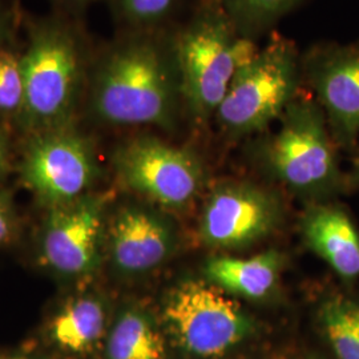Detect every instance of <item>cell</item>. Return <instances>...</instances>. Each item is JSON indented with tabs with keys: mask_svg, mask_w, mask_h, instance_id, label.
<instances>
[{
	"mask_svg": "<svg viewBox=\"0 0 359 359\" xmlns=\"http://www.w3.org/2000/svg\"><path fill=\"white\" fill-rule=\"evenodd\" d=\"M25 103L22 55L0 48V116L19 118Z\"/></svg>",
	"mask_w": 359,
	"mask_h": 359,
	"instance_id": "ffe728a7",
	"label": "cell"
},
{
	"mask_svg": "<svg viewBox=\"0 0 359 359\" xmlns=\"http://www.w3.org/2000/svg\"><path fill=\"white\" fill-rule=\"evenodd\" d=\"M302 234L309 248L338 276L359 277V231L342 209L310 208L302 219Z\"/></svg>",
	"mask_w": 359,
	"mask_h": 359,
	"instance_id": "5bb4252c",
	"label": "cell"
},
{
	"mask_svg": "<svg viewBox=\"0 0 359 359\" xmlns=\"http://www.w3.org/2000/svg\"><path fill=\"white\" fill-rule=\"evenodd\" d=\"M8 31H10V18L7 8L4 7L3 0H0V48L6 46V41L8 38Z\"/></svg>",
	"mask_w": 359,
	"mask_h": 359,
	"instance_id": "7402d4cb",
	"label": "cell"
},
{
	"mask_svg": "<svg viewBox=\"0 0 359 359\" xmlns=\"http://www.w3.org/2000/svg\"><path fill=\"white\" fill-rule=\"evenodd\" d=\"M109 311L102 295L81 293L68 298L48 322L52 346L72 357L88 355L109 330Z\"/></svg>",
	"mask_w": 359,
	"mask_h": 359,
	"instance_id": "4fadbf2b",
	"label": "cell"
},
{
	"mask_svg": "<svg viewBox=\"0 0 359 359\" xmlns=\"http://www.w3.org/2000/svg\"><path fill=\"white\" fill-rule=\"evenodd\" d=\"M92 60L84 39L69 22L52 18L32 27L22 55L20 128L31 136L74 123L87 92Z\"/></svg>",
	"mask_w": 359,
	"mask_h": 359,
	"instance_id": "7a4b0ae2",
	"label": "cell"
},
{
	"mask_svg": "<svg viewBox=\"0 0 359 359\" xmlns=\"http://www.w3.org/2000/svg\"><path fill=\"white\" fill-rule=\"evenodd\" d=\"M173 39L182 108L192 121L204 126L215 118L233 77L243 67L241 34L219 0H203Z\"/></svg>",
	"mask_w": 359,
	"mask_h": 359,
	"instance_id": "3957f363",
	"label": "cell"
},
{
	"mask_svg": "<svg viewBox=\"0 0 359 359\" xmlns=\"http://www.w3.org/2000/svg\"><path fill=\"white\" fill-rule=\"evenodd\" d=\"M283 258L276 250H268L249 258L215 257L205 264L206 281L231 297L258 301L276 289Z\"/></svg>",
	"mask_w": 359,
	"mask_h": 359,
	"instance_id": "9a60e30c",
	"label": "cell"
},
{
	"mask_svg": "<svg viewBox=\"0 0 359 359\" xmlns=\"http://www.w3.org/2000/svg\"><path fill=\"white\" fill-rule=\"evenodd\" d=\"M16 213L11 197L7 192L0 191V245L10 243L16 233Z\"/></svg>",
	"mask_w": 359,
	"mask_h": 359,
	"instance_id": "44dd1931",
	"label": "cell"
},
{
	"mask_svg": "<svg viewBox=\"0 0 359 359\" xmlns=\"http://www.w3.org/2000/svg\"><path fill=\"white\" fill-rule=\"evenodd\" d=\"M29 137L20 177L39 203L50 209L90 193L100 167L88 136L71 123Z\"/></svg>",
	"mask_w": 359,
	"mask_h": 359,
	"instance_id": "ba28073f",
	"label": "cell"
},
{
	"mask_svg": "<svg viewBox=\"0 0 359 359\" xmlns=\"http://www.w3.org/2000/svg\"><path fill=\"white\" fill-rule=\"evenodd\" d=\"M301 56L294 40L273 34L256 57L233 77L215 115L221 130L241 139L278 121L302 90Z\"/></svg>",
	"mask_w": 359,
	"mask_h": 359,
	"instance_id": "277c9868",
	"label": "cell"
},
{
	"mask_svg": "<svg viewBox=\"0 0 359 359\" xmlns=\"http://www.w3.org/2000/svg\"><path fill=\"white\" fill-rule=\"evenodd\" d=\"M302 0H219L237 31L246 38L256 39Z\"/></svg>",
	"mask_w": 359,
	"mask_h": 359,
	"instance_id": "ac0fdd59",
	"label": "cell"
},
{
	"mask_svg": "<svg viewBox=\"0 0 359 359\" xmlns=\"http://www.w3.org/2000/svg\"><path fill=\"white\" fill-rule=\"evenodd\" d=\"M278 123V129L256 147L264 168L297 192L330 187L338 175L335 140L316 97L301 90Z\"/></svg>",
	"mask_w": 359,
	"mask_h": 359,
	"instance_id": "5b68a950",
	"label": "cell"
},
{
	"mask_svg": "<svg viewBox=\"0 0 359 359\" xmlns=\"http://www.w3.org/2000/svg\"><path fill=\"white\" fill-rule=\"evenodd\" d=\"M57 1L62 3L65 7L69 8V10L79 11V10H83L90 0H57Z\"/></svg>",
	"mask_w": 359,
	"mask_h": 359,
	"instance_id": "cb8c5ba5",
	"label": "cell"
},
{
	"mask_svg": "<svg viewBox=\"0 0 359 359\" xmlns=\"http://www.w3.org/2000/svg\"><path fill=\"white\" fill-rule=\"evenodd\" d=\"M276 196L246 181H225L206 197L198 236L215 250H243L261 243L281 221Z\"/></svg>",
	"mask_w": 359,
	"mask_h": 359,
	"instance_id": "30bf717a",
	"label": "cell"
},
{
	"mask_svg": "<svg viewBox=\"0 0 359 359\" xmlns=\"http://www.w3.org/2000/svg\"><path fill=\"white\" fill-rule=\"evenodd\" d=\"M301 69L334 140L351 145L359 137V40L311 46L301 56Z\"/></svg>",
	"mask_w": 359,
	"mask_h": 359,
	"instance_id": "8fae6325",
	"label": "cell"
},
{
	"mask_svg": "<svg viewBox=\"0 0 359 359\" xmlns=\"http://www.w3.org/2000/svg\"><path fill=\"white\" fill-rule=\"evenodd\" d=\"M87 104L97 121L114 127L172 130L182 108L173 34L128 31L92 60Z\"/></svg>",
	"mask_w": 359,
	"mask_h": 359,
	"instance_id": "6da1fadb",
	"label": "cell"
},
{
	"mask_svg": "<svg viewBox=\"0 0 359 359\" xmlns=\"http://www.w3.org/2000/svg\"><path fill=\"white\" fill-rule=\"evenodd\" d=\"M8 167V142L4 132L0 129V177L6 173Z\"/></svg>",
	"mask_w": 359,
	"mask_h": 359,
	"instance_id": "603a6c76",
	"label": "cell"
},
{
	"mask_svg": "<svg viewBox=\"0 0 359 359\" xmlns=\"http://www.w3.org/2000/svg\"><path fill=\"white\" fill-rule=\"evenodd\" d=\"M161 325L181 351L201 359L228 354L255 332L243 305L206 280L175 285L163 299Z\"/></svg>",
	"mask_w": 359,
	"mask_h": 359,
	"instance_id": "8992f818",
	"label": "cell"
},
{
	"mask_svg": "<svg viewBox=\"0 0 359 359\" xmlns=\"http://www.w3.org/2000/svg\"><path fill=\"white\" fill-rule=\"evenodd\" d=\"M112 164L127 189L165 209L189 205L204 182L203 163L192 149L154 135H137L121 142Z\"/></svg>",
	"mask_w": 359,
	"mask_h": 359,
	"instance_id": "52a82bcc",
	"label": "cell"
},
{
	"mask_svg": "<svg viewBox=\"0 0 359 359\" xmlns=\"http://www.w3.org/2000/svg\"><path fill=\"white\" fill-rule=\"evenodd\" d=\"M0 359H35L27 355H20V354H15V355H0Z\"/></svg>",
	"mask_w": 359,
	"mask_h": 359,
	"instance_id": "d4e9b609",
	"label": "cell"
},
{
	"mask_svg": "<svg viewBox=\"0 0 359 359\" xmlns=\"http://www.w3.org/2000/svg\"><path fill=\"white\" fill-rule=\"evenodd\" d=\"M104 342L107 359H168L163 325L137 305L121 309Z\"/></svg>",
	"mask_w": 359,
	"mask_h": 359,
	"instance_id": "2e32d148",
	"label": "cell"
},
{
	"mask_svg": "<svg viewBox=\"0 0 359 359\" xmlns=\"http://www.w3.org/2000/svg\"><path fill=\"white\" fill-rule=\"evenodd\" d=\"M105 226L104 249L112 269L137 278L167 264L177 246L172 221L151 206L118 208Z\"/></svg>",
	"mask_w": 359,
	"mask_h": 359,
	"instance_id": "7c38bea8",
	"label": "cell"
},
{
	"mask_svg": "<svg viewBox=\"0 0 359 359\" xmlns=\"http://www.w3.org/2000/svg\"><path fill=\"white\" fill-rule=\"evenodd\" d=\"M322 333L337 359H359V301L337 295L318 311Z\"/></svg>",
	"mask_w": 359,
	"mask_h": 359,
	"instance_id": "e0dca14e",
	"label": "cell"
},
{
	"mask_svg": "<svg viewBox=\"0 0 359 359\" xmlns=\"http://www.w3.org/2000/svg\"><path fill=\"white\" fill-rule=\"evenodd\" d=\"M129 31L161 29L179 0H109Z\"/></svg>",
	"mask_w": 359,
	"mask_h": 359,
	"instance_id": "d6986e66",
	"label": "cell"
},
{
	"mask_svg": "<svg viewBox=\"0 0 359 359\" xmlns=\"http://www.w3.org/2000/svg\"><path fill=\"white\" fill-rule=\"evenodd\" d=\"M107 197L88 193L48 209L39 257L56 277L80 283L96 273L103 257Z\"/></svg>",
	"mask_w": 359,
	"mask_h": 359,
	"instance_id": "9c48e42d",
	"label": "cell"
}]
</instances>
